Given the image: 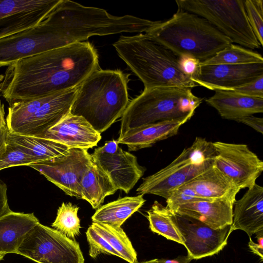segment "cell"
Listing matches in <instances>:
<instances>
[{
    "mask_svg": "<svg viewBox=\"0 0 263 263\" xmlns=\"http://www.w3.org/2000/svg\"><path fill=\"white\" fill-rule=\"evenodd\" d=\"M98 58L84 41L18 61L5 71L2 95L11 105L78 87L99 69Z\"/></svg>",
    "mask_w": 263,
    "mask_h": 263,
    "instance_id": "cell-1",
    "label": "cell"
},
{
    "mask_svg": "<svg viewBox=\"0 0 263 263\" xmlns=\"http://www.w3.org/2000/svg\"><path fill=\"white\" fill-rule=\"evenodd\" d=\"M119 56L143 82L144 89L197 85L181 70L179 57L147 33L121 36L113 44Z\"/></svg>",
    "mask_w": 263,
    "mask_h": 263,
    "instance_id": "cell-2",
    "label": "cell"
},
{
    "mask_svg": "<svg viewBox=\"0 0 263 263\" xmlns=\"http://www.w3.org/2000/svg\"><path fill=\"white\" fill-rule=\"evenodd\" d=\"M128 76L120 70H95L79 85L69 112L104 132L122 117L129 103Z\"/></svg>",
    "mask_w": 263,
    "mask_h": 263,
    "instance_id": "cell-3",
    "label": "cell"
},
{
    "mask_svg": "<svg viewBox=\"0 0 263 263\" xmlns=\"http://www.w3.org/2000/svg\"><path fill=\"white\" fill-rule=\"evenodd\" d=\"M147 33L177 57H192L200 63L232 43L205 19L180 9Z\"/></svg>",
    "mask_w": 263,
    "mask_h": 263,
    "instance_id": "cell-4",
    "label": "cell"
},
{
    "mask_svg": "<svg viewBox=\"0 0 263 263\" xmlns=\"http://www.w3.org/2000/svg\"><path fill=\"white\" fill-rule=\"evenodd\" d=\"M203 99L186 87H155L144 89L132 100L121 117L118 138L127 131L160 122L194 114Z\"/></svg>",
    "mask_w": 263,
    "mask_h": 263,
    "instance_id": "cell-5",
    "label": "cell"
},
{
    "mask_svg": "<svg viewBox=\"0 0 263 263\" xmlns=\"http://www.w3.org/2000/svg\"><path fill=\"white\" fill-rule=\"evenodd\" d=\"M244 0H177L178 9L207 20L232 43L249 49L260 45L248 22Z\"/></svg>",
    "mask_w": 263,
    "mask_h": 263,
    "instance_id": "cell-6",
    "label": "cell"
},
{
    "mask_svg": "<svg viewBox=\"0 0 263 263\" xmlns=\"http://www.w3.org/2000/svg\"><path fill=\"white\" fill-rule=\"evenodd\" d=\"M16 254L37 263H84L79 243L40 222L26 235Z\"/></svg>",
    "mask_w": 263,
    "mask_h": 263,
    "instance_id": "cell-7",
    "label": "cell"
},
{
    "mask_svg": "<svg viewBox=\"0 0 263 263\" xmlns=\"http://www.w3.org/2000/svg\"><path fill=\"white\" fill-rule=\"evenodd\" d=\"M92 163L87 149L71 148L59 157L28 166L37 171L66 194L81 199V180Z\"/></svg>",
    "mask_w": 263,
    "mask_h": 263,
    "instance_id": "cell-8",
    "label": "cell"
},
{
    "mask_svg": "<svg viewBox=\"0 0 263 263\" xmlns=\"http://www.w3.org/2000/svg\"><path fill=\"white\" fill-rule=\"evenodd\" d=\"M215 152L213 166L240 190L255 183L263 171V162L244 144L213 142Z\"/></svg>",
    "mask_w": 263,
    "mask_h": 263,
    "instance_id": "cell-9",
    "label": "cell"
},
{
    "mask_svg": "<svg viewBox=\"0 0 263 263\" xmlns=\"http://www.w3.org/2000/svg\"><path fill=\"white\" fill-rule=\"evenodd\" d=\"M208 168L200 162L189 147L168 165L143 178L136 190L137 193L142 195L153 194L166 199L174 190Z\"/></svg>",
    "mask_w": 263,
    "mask_h": 263,
    "instance_id": "cell-10",
    "label": "cell"
},
{
    "mask_svg": "<svg viewBox=\"0 0 263 263\" xmlns=\"http://www.w3.org/2000/svg\"><path fill=\"white\" fill-rule=\"evenodd\" d=\"M57 38L45 19L34 27L0 39V67L60 48Z\"/></svg>",
    "mask_w": 263,
    "mask_h": 263,
    "instance_id": "cell-11",
    "label": "cell"
},
{
    "mask_svg": "<svg viewBox=\"0 0 263 263\" xmlns=\"http://www.w3.org/2000/svg\"><path fill=\"white\" fill-rule=\"evenodd\" d=\"M171 214L183 239L187 255L192 259L218 253L227 245L228 238L233 232L231 225L215 229L191 217L173 212Z\"/></svg>",
    "mask_w": 263,
    "mask_h": 263,
    "instance_id": "cell-12",
    "label": "cell"
},
{
    "mask_svg": "<svg viewBox=\"0 0 263 263\" xmlns=\"http://www.w3.org/2000/svg\"><path fill=\"white\" fill-rule=\"evenodd\" d=\"M93 163L109 177L118 190L128 193L144 175L145 168L137 157L123 151L117 140L107 141L91 155Z\"/></svg>",
    "mask_w": 263,
    "mask_h": 263,
    "instance_id": "cell-13",
    "label": "cell"
},
{
    "mask_svg": "<svg viewBox=\"0 0 263 263\" xmlns=\"http://www.w3.org/2000/svg\"><path fill=\"white\" fill-rule=\"evenodd\" d=\"M61 0H0V39L42 22Z\"/></svg>",
    "mask_w": 263,
    "mask_h": 263,
    "instance_id": "cell-14",
    "label": "cell"
},
{
    "mask_svg": "<svg viewBox=\"0 0 263 263\" xmlns=\"http://www.w3.org/2000/svg\"><path fill=\"white\" fill-rule=\"evenodd\" d=\"M263 75V63L200 65L192 80L212 90H228L251 82Z\"/></svg>",
    "mask_w": 263,
    "mask_h": 263,
    "instance_id": "cell-15",
    "label": "cell"
},
{
    "mask_svg": "<svg viewBox=\"0 0 263 263\" xmlns=\"http://www.w3.org/2000/svg\"><path fill=\"white\" fill-rule=\"evenodd\" d=\"M79 86L46 95L43 103L17 134L42 136L69 113Z\"/></svg>",
    "mask_w": 263,
    "mask_h": 263,
    "instance_id": "cell-16",
    "label": "cell"
},
{
    "mask_svg": "<svg viewBox=\"0 0 263 263\" xmlns=\"http://www.w3.org/2000/svg\"><path fill=\"white\" fill-rule=\"evenodd\" d=\"M101 137L83 117L69 112L39 138L55 141L69 148L88 149L96 146Z\"/></svg>",
    "mask_w": 263,
    "mask_h": 263,
    "instance_id": "cell-17",
    "label": "cell"
},
{
    "mask_svg": "<svg viewBox=\"0 0 263 263\" xmlns=\"http://www.w3.org/2000/svg\"><path fill=\"white\" fill-rule=\"evenodd\" d=\"M232 231L240 230L249 237L263 231V187L255 183L238 200L233 209Z\"/></svg>",
    "mask_w": 263,
    "mask_h": 263,
    "instance_id": "cell-18",
    "label": "cell"
},
{
    "mask_svg": "<svg viewBox=\"0 0 263 263\" xmlns=\"http://www.w3.org/2000/svg\"><path fill=\"white\" fill-rule=\"evenodd\" d=\"M234 203L224 199H202L181 205L173 213L191 217L218 229L232 225Z\"/></svg>",
    "mask_w": 263,
    "mask_h": 263,
    "instance_id": "cell-19",
    "label": "cell"
},
{
    "mask_svg": "<svg viewBox=\"0 0 263 263\" xmlns=\"http://www.w3.org/2000/svg\"><path fill=\"white\" fill-rule=\"evenodd\" d=\"M193 115L191 114L182 118L160 122L129 130L117 141L118 144L126 145L130 151L151 147L158 141L176 135L180 127Z\"/></svg>",
    "mask_w": 263,
    "mask_h": 263,
    "instance_id": "cell-20",
    "label": "cell"
},
{
    "mask_svg": "<svg viewBox=\"0 0 263 263\" xmlns=\"http://www.w3.org/2000/svg\"><path fill=\"white\" fill-rule=\"evenodd\" d=\"M214 91V95L205 99V101L223 119L235 121L263 112V98L247 96L230 90Z\"/></svg>",
    "mask_w": 263,
    "mask_h": 263,
    "instance_id": "cell-21",
    "label": "cell"
},
{
    "mask_svg": "<svg viewBox=\"0 0 263 263\" xmlns=\"http://www.w3.org/2000/svg\"><path fill=\"white\" fill-rule=\"evenodd\" d=\"M185 184L190 186L199 198L224 199L234 203L240 190L213 165Z\"/></svg>",
    "mask_w": 263,
    "mask_h": 263,
    "instance_id": "cell-22",
    "label": "cell"
},
{
    "mask_svg": "<svg viewBox=\"0 0 263 263\" xmlns=\"http://www.w3.org/2000/svg\"><path fill=\"white\" fill-rule=\"evenodd\" d=\"M33 213L11 211L0 218V253H16L27 234L38 223Z\"/></svg>",
    "mask_w": 263,
    "mask_h": 263,
    "instance_id": "cell-23",
    "label": "cell"
},
{
    "mask_svg": "<svg viewBox=\"0 0 263 263\" xmlns=\"http://www.w3.org/2000/svg\"><path fill=\"white\" fill-rule=\"evenodd\" d=\"M143 195L126 196L100 206L91 217L92 222L121 227L144 204Z\"/></svg>",
    "mask_w": 263,
    "mask_h": 263,
    "instance_id": "cell-24",
    "label": "cell"
},
{
    "mask_svg": "<svg viewBox=\"0 0 263 263\" xmlns=\"http://www.w3.org/2000/svg\"><path fill=\"white\" fill-rule=\"evenodd\" d=\"M117 190L107 175L93 162L81 182V199L89 202L93 209H98L106 197Z\"/></svg>",
    "mask_w": 263,
    "mask_h": 263,
    "instance_id": "cell-25",
    "label": "cell"
},
{
    "mask_svg": "<svg viewBox=\"0 0 263 263\" xmlns=\"http://www.w3.org/2000/svg\"><path fill=\"white\" fill-rule=\"evenodd\" d=\"M7 142L19 147L38 162L59 157L69 149L65 145L54 141L12 133L9 131Z\"/></svg>",
    "mask_w": 263,
    "mask_h": 263,
    "instance_id": "cell-26",
    "label": "cell"
},
{
    "mask_svg": "<svg viewBox=\"0 0 263 263\" xmlns=\"http://www.w3.org/2000/svg\"><path fill=\"white\" fill-rule=\"evenodd\" d=\"M147 218L151 230L171 240L184 245L181 234L172 219L171 211L157 201L147 211Z\"/></svg>",
    "mask_w": 263,
    "mask_h": 263,
    "instance_id": "cell-27",
    "label": "cell"
},
{
    "mask_svg": "<svg viewBox=\"0 0 263 263\" xmlns=\"http://www.w3.org/2000/svg\"><path fill=\"white\" fill-rule=\"evenodd\" d=\"M91 227L129 263H138L137 254L129 238L121 228L92 222Z\"/></svg>",
    "mask_w": 263,
    "mask_h": 263,
    "instance_id": "cell-28",
    "label": "cell"
},
{
    "mask_svg": "<svg viewBox=\"0 0 263 263\" xmlns=\"http://www.w3.org/2000/svg\"><path fill=\"white\" fill-rule=\"evenodd\" d=\"M253 63H263L262 56L258 52L232 43L217 52L210 59L200 63V65H241Z\"/></svg>",
    "mask_w": 263,
    "mask_h": 263,
    "instance_id": "cell-29",
    "label": "cell"
},
{
    "mask_svg": "<svg viewBox=\"0 0 263 263\" xmlns=\"http://www.w3.org/2000/svg\"><path fill=\"white\" fill-rule=\"evenodd\" d=\"M79 208L71 202H63L51 226L68 238L74 240L80 234V220L78 216Z\"/></svg>",
    "mask_w": 263,
    "mask_h": 263,
    "instance_id": "cell-30",
    "label": "cell"
},
{
    "mask_svg": "<svg viewBox=\"0 0 263 263\" xmlns=\"http://www.w3.org/2000/svg\"><path fill=\"white\" fill-rule=\"evenodd\" d=\"M250 25L261 46H263V1L244 0Z\"/></svg>",
    "mask_w": 263,
    "mask_h": 263,
    "instance_id": "cell-31",
    "label": "cell"
},
{
    "mask_svg": "<svg viewBox=\"0 0 263 263\" xmlns=\"http://www.w3.org/2000/svg\"><path fill=\"white\" fill-rule=\"evenodd\" d=\"M38 161L16 146L7 142L5 152L0 156V171L11 167L29 165Z\"/></svg>",
    "mask_w": 263,
    "mask_h": 263,
    "instance_id": "cell-32",
    "label": "cell"
},
{
    "mask_svg": "<svg viewBox=\"0 0 263 263\" xmlns=\"http://www.w3.org/2000/svg\"><path fill=\"white\" fill-rule=\"evenodd\" d=\"M86 235L89 245V255L93 258H97L101 254L115 255L123 259L117 252L101 235L90 226L87 229Z\"/></svg>",
    "mask_w": 263,
    "mask_h": 263,
    "instance_id": "cell-33",
    "label": "cell"
},
{
    "mask_svg": "<svg viewBox=\"0 0 263 263\" xmlns=\"http://www.w3.org/2000/svg\"><path fill=\"white\" fill-rule=\"evenodd\" d=\"M202 199L196 195L195 191L190 186L184 184L170 193L166 199V207L171 212H174L181 205Z\"/></svg>",
    "mask_w": 263,
    "mask_h": 263,
    "instance_id": "cell-34",
    "label": "cell"
},
{
    "mask_svg": "<svg viewBox=\"0 0 263 263\" xmlns=\"http://www.w3.org/2000/svg\"><path fill=\"white\" fill-rule=\"evenodd\" d=\"M226 90L247 96L263 98V75L251 82Z\"/></svg>",
    "mask_w": 263,
    "mask_h": 263,
    "instance_id": "cell-35",
    "label": "cell"
},
{
    "mask_svg": "<svg viewBox=\"0 0 263 263\" xmlns=\"http://www.w3.org/2000/svg\"><path fill=\"white\" fill-rule=\"evenodd\" d=\"M200 62L190 56L179 57V64L181 71L192 78L197 73Z\"/></svg>",
    "mask_w": 263,
    "mask_h": 263,
    "instance_id": "cell-36",
    "label": "cell"
},
{
    "mask_svg": "<svg viewBox=\"0 0 263 263\" xmlns=\"http://www.w3.org/2000/svg\"><path fill=\"white\" fill-rule=\"evenodd\" d=\"M235 121L252 127L261 134L263 133V119L262 118L251 115L237 119Z\"/></svg>",
    "mask_w": 263,
    "mask_h": 263,
    "instance_id": "cell-37",
    "label": "cell"
},
{
    "mask_svg": "<svg viewBox=\"0 0 263 263\" xmlns=\"http://www.w3.org/2000/svg\"><path fill=\"white\" fill-rule=\"evenodd\" d=\"M256 235L257 243L254 242L251 237H249V241L248 243L249 247L251 252L260 258V260L263 259V231L255 234Z\"/></svg>",
    "mask_w": 263,
    "mask_h": 263,
    "instance_id": "cell-38",
    "label": "cell"
},
{
    "mask_svg": "<svg viewBox=\"0 0 263 263\" xmlns=\"http://www.w3.org/2000/svg\"><path fill=\"white\" fill-rule=\"evenodd\" d=\"M7 191L6 184L0 180V218L11 211L8 202Z\"/></svg>",
    "mask_w": 263,
    "mask_h": 263,
    "instance_id": "cell-39",
    "label": "cell"
},
{
    "mask_svg": "<svg viewBox=\"0 0 263 263\" xmlns=\"http://www.w3.org/2000/svg\"><path fill=\"white\" fill-rule=\"evenodd\" d=\"M8 132V129L7 126L0 127V156L3 154L6 149Z\"/></svg>",
    "mask_w": 263,
    "mask_h": 263,
    "instance_id": "cell-40",
    "label": "cell"
},
{
    "mask_svg": "<svg viewBox=\"0 0 263 263\" xmlns=\"http://www.w3.org/2000/svg\"><path fill=\"white\" fill-rule=\"evenodd\" d=\"M192 260L188 255H180L174 259H158L159 263H190Z\"/></svg>",
    "mask_w": 263,
    "mask_h": 263,
    "instance_id": "cell-41",
    "label": "cell"
},
{
    "mask_svg": "<svg viewBox=\"0 0 263 263\" xmlns=\"http://www.w3.org/2000/svg\"><path fill=\"white\" fill-rule=\"evenodd\" d=\"M5 110L4 104L0 100V127L6 126V121L5 119Z\"/></svg>",
    "mask_w": 263,
    "mask_h": 263,
    "instance_id": "cell-42",
    "label": "cell"
},
{
    "mask_svg": "<svg viewBox=\"0 0 263 263\" xmlns=\"http://www.w3.org/2000/svg\"><path fill=\"white\" fill-rule=\"evenodd\" d=\"M4 79V75L0 74V96L2 95L3 82Z\"/></svg>",
    "mask_w": 263,
    "mask_h": 263,
    "instance_id": "cell-43",
    "label": "cell"
},
{
    "mask_svg": "<svg viewBox=\"0 0 263 263\" xmlns=\"http://www.w3.org/2000/svg\"><path fill=\"white\" fill-rule=\"evenodd\" d=\"M140 263H159L158 261V258L153 259L145 261L144 262H142Z\"/></svg>",
    "mask_w": 263,
    "mask_h": 263,
    "instance_id": "cell-44",
    "label": "cell"
},
{
    "mask_svg": "<svg viewBox=\"0 0 263 263\" xmlns=\"http://www.w3.org/2000/svg\"><path fill=\"white\" fill-rule=\"evenodd\" d=\"M5 254L0 253V261L2 260L4 257L5 256Z\"/></svg>",
    "mask_w": 263,
    "mask_h": 263,
    "instance_id": "cell-45",
    "label": "cell"
}]
</instances>
